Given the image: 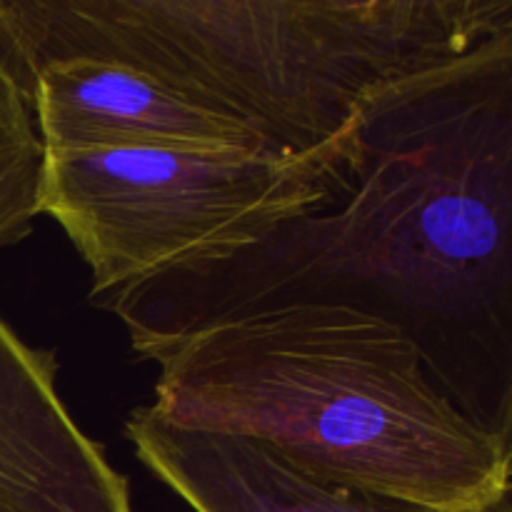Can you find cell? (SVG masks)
I'll list each match as a JSON object with an SVG mask.
<instances>
[{"instance_id":"6da1fadb","label":"cell","mask_w":512,"mask_h":512,"mask_svg":"<svg viewBox=\"0 0 512 512\" xmlns=\"http://www.w3.org/2000/svg\"><path fill=\"white\" fill-rule=\"evenodd\" d=\"M90 303L140 360L260 310L348 305L403 328L435 388L512 440V35L378 95L333 200Z\"/></svg>"},{"instance_id":"7a4b0ae2","label":"cell","mask_w":512,"mask_h":512,"mask_svg":"<svg viewBox=\"0 0 512 512\" xmlns=\"http://www.w3.org/2000/svg\"><path fill=\"white\" fill-rule=\"evenodd\" d=\"M503 35L512 0H0V50L25 90L45 65H123L280 158L348 160L390 85Z\"/></svg>"},{"instance_id":"3957f363","label":"cell","mask_w":512,"mask_h":512,"mask_svg":"<svg viewBox=\"0 0 512 512\" xmlns=\"http://www.w3.org/2000/svg\"><path fill=\"white\" fill-rule=\"evenodd\" d=\"M150 413L253 440L330 483L440 512L512 495V440L433 385L408 333L333 303L225 320L155 353Z\"/></svg>"},{"instance_id":"277c9868","label":"cell","mask_w":512,"mask_h":512,"mask_svg":"<svg viewBox=\"0 0 512 512\" xmlns=\"http://www.w3.org/2000/svg\"><path fill=\"white\" fill-rule=\"evenodd\" d=\"M348 163L250 150L45 153L40 215L68 235L93 278L90 298H98L255 243L333 200Z\"/></svg>"},{"instance_id":"5b68a950","label":"cell","mask_w":512,"mask_h":512,"mask_svg":"<svg viewBox=\"0 0 512 512\" xmlns=\"http://www.w3.org/2000/svg\"><path fill=\"white\" fill-rule=\"evenodd\" d=\"M0 512H138L130 483L58 393L53 350L0 315Z\"/></svg>"},{"instance_id":"8992f818","label":"cell","mask_w":512,"mask_h":512,"mask_svg":"<svg viewBox=\"0 0 512 512\" xmlns=\"http://www.w3.org/2000/svg\"><path fill=\"white\" fill-rule=\"evenodd\" d=\"M28 95L45 153L110 148L270 153L248 125L123 65L95 60L45 65L30 80Z\"/></svg>"},{"instance_id":"52a82bcc","label":"cell","mask_w":512,"mask_h":512,"mask_svg":"<svg viewBox=\"0 0 512 512\" xmlns=\"http://www.w3.org/2000/svg\"><path fill=\"white\" fill-rule=\"evenodd\" d=\"M123 433L193 512H440L315 478L253 440L175 428L148 405L125 418ZM480 512H512V495Z\"/></svg>"},{"instance_id":"ba28073f","label":"cell","mask_w":512,"mask_h":512,"mask_svg":"<svg viewBox=\"0 0 512 512\" xmlns=\"http://www.w3.org/2000/svg\"><path fill=\"white\" fill-rule=\"evenodd\" d=\"M43 163L30 95L0 50V248L25 238L40 218Z\"/></svg>"}]
</instances>
